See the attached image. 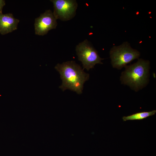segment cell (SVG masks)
Masks as SVG:
<instances>
[{"instance_id": "6da1fadb", "label": "cell", "mask_w": 156, "mask_h": 156, "mask_svg": "<svg viewBox=\"0 0 156 156\" xmlns=\"http://www.w3.org/2000/svg\"><path fill=\"white\" fill-rule=\"evenodd\" d=\"M55 68L60 74L62 81L60 88L63 91L69 89L79 94L82 93L84 83L89 79V75L80 65L74 61H68L58 64Z\"/></svg>"}, {"instance_id": "7a4b0ae2", "label": "cell", "mask_w": 156, "mask_h": 156, "mask_svg": "<svg viewBox=\"0 0 156 156\" xmlns=\"http://www.w3.org/2000/svg\"><path fill=\"white\" fill-rule=\"evenodd\" d=\"M125 67L120 77L122 84L129 86L136 92L146 86L149 80V61L139 59L137 62Z\"/></svg>"}, {"instance_id": "3957f363", "label": "cell", "mask_w": 156, "mask_h": 156, "mask_svg": "<svg viewBox=\"0 0 156 156\" xmlns=\"http://www.w3.org/2000/svg\"><path fill=\"white\" fill-rule=\"evenodd\" d=\"M109 54L113 67L118 69L125 67L140 55V53L132 48L127 42L118 46H114L111 49Z\"/></svg>"}, {"instance_id": "277c9868", "label": "cell", "mask_w": 156, "mask_h": 156, "mask_svg": "<svg viewBox=\"0 0 156 156\" xmlns=\"http://www.w3.org/2000/svg\"><path fill=\"white\" fill-rule=\"evenodd\" d=\"M76 51L78 60L82 64L83 69L85 68L88 71L96 64H103L101 61L103 59L100 57L97 51L87 39L76 46Z\"/></svg>"}, {"instance_id": "5b68a950", "label": "cell", "mask_w": 156, "mask_h": 156, "mask_svg": "<svg viewBox=\"0 0 156 156\" xmlns=\"http://www.w3.org/2000/svg\"><path fill=\"white\" fill-rule=\"evenodd\" d=\"M53 4V14L57 20L66 21L75 15L78 6L75 0H51Z\"/></svg>"}, {"instance_id": "8992f818", "label": "cell", "mask_w": 156, "mask_h": 156, "mask_svg": "<svg viewBox=\"0 0 156 156\" xmlns=\"http://www.w3.org/2000/svg\"><path fill=\"white\" fill-rule=\"evenodd\" d=\"M57 25V19L53 12L49 10H46L35 19V34L39 36H44L49 30L55 29Z\"/></svg>"}, {"instance_id": "52a82bcc", "label": "cell", "mask_w": 156, "mask_h": 156, "mask_svg": "<svg viewBox=\"0 0 156 156\" xmlns=\"http://www.w3.org/2000/svg\"><path fill=\"white\" fill-rule=\"evenodd\" d=\"M19 22L12 13H0V33L4 35L17 29Z\"/></svg>"}, {"instance_id": "ba28073f", "label": "cell", "mask_w": 156, "mask_h": 156, "mask_svg": "<svg viewBox=\"0 0 156 156\" xmlns=\"http://www.w3.org/2000/svg\"><path fill=\"white\" fill-rule=\"evenodd\" d=\"M156 113V110L150 112H138L126 116H124L122 118V119L124 121L128 120H141L153 116Z\"/></svg>"}, {"instance_id": "9c48e42d", "label": "cell", "mask_w": 156, "mask_h": 156, "mask_svg": "<svg viewBox=\"0 0 156 156\" xmlns=\"http://www.w3.org/2000/svg\"><path fill=\"white\" fill-rule=\"evenodd\" d=\"M5 5V1L0 0V13H2V10L4 6Z\"/></svg>"}]
</instances>
